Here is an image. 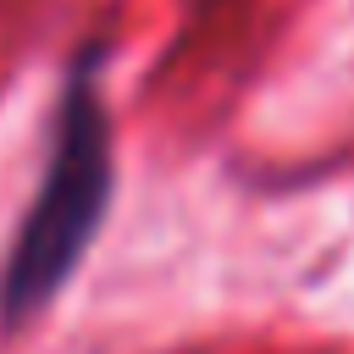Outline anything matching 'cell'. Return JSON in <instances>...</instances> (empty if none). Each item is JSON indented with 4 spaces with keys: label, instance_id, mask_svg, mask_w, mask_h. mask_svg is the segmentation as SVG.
I'll return each mask as SVG.
<instances>
[{
    "label": "cell",
    "instance_id": "6da1fadb",
    "mask_svg": "<svg viewBox=\"0 0 354 354\" xmlns=\"http://www.w3.org/2000/svg\"><path fill=\"white\" fill-rule=\"evenodd\" d=\"M116 194V127L105 105V50L83 44L55 94L39 188L0 260V326L17 332L44 315L88 260Z\"/></svg>",
    "mask_w": 354,
    "mask_h": 354
}]
</instances>
